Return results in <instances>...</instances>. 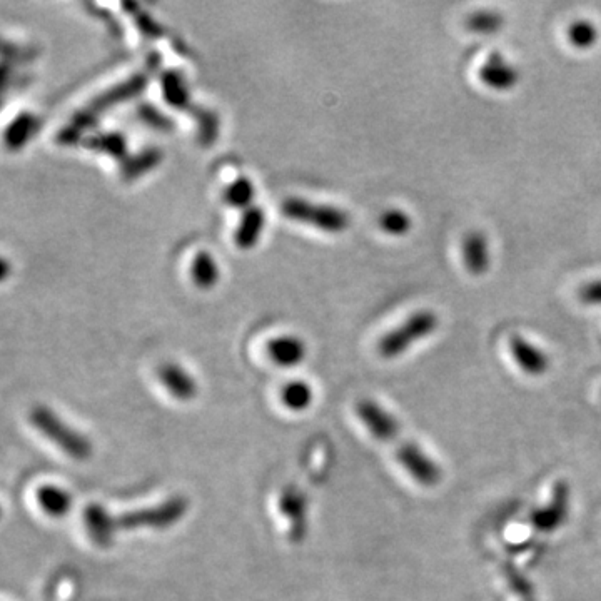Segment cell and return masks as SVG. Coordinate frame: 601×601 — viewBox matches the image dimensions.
Returning <instances> with one entry per match:
<instances>
[{"label": "cell", "mask_w": 601, "mask_h": 601, "mask_svg": "<svg viewBox=\"0 0 601 601\" xmlns=\"http://www.w3.org/2000/svg\"><path fill=\"white\" fill-rule=\"evenodd\" d=\"M189 510V501L184 496H172L161 505L144 508V510L129 511L122 515H112L101 505H89L84 511L86 530L96 545L106 548L112 545L114 536L119 531L166 530L182 520Z\"/></svg>", "instance_id": "obj_1"}, {"label": "cell", "mask_w": 601, "mask_h": 601, "mask_svg": "<svg viewBox=\"0 0 601 601\" xmlns=\"http://www.w3.org/2000/svg\"><path fill=\"white\" fill-rule=\"evenodd\" d=\"M159 66H161V56L157 52H151L141 71H137L136 74H132L122 82H117L114 86L109 87L107 91L94 97L91 102H87L81 111H77L71 122L62 127L59 134H57V142L62 146L81 144L82 139H84V132L97 124L102 114L111 111L112 107H116L117 104L131 101L134 97L139 96L146 89Z\"/></svg>", "instance_id": "obj_2"}, {"label": "cell", "mask_w": 601, "mask_h": 601, "mask_svg": "<svg viewBox=\"0 0 601 601\" xmlns=\"http://www.w3.org/2000/svg\"><path fill=\"white\" fill-rule=\"evenodd\" d=\"M31 423L51 440L54 445L59 446L67 456L77 461L89 460L92 456L91 441L86 436L74 430L57 416V413L49 410L47 406H36L31 411Z\"/></svg>", "instance_id": "obj_3"}, {"label": "cell", "mask_w": 601, "mask_h": 601, "mask_svg": "<svg viewBox=\"0 0 601 601\" xmlns=\"http://www.w3.org/2000/svg\"><path fill=\"white\" fill-rule=\"evenodd\" d=\"M440 326V318L431 309H421L411 314L405 323L399 324L398 328L384 334L378 344V351L383 358H398L405 354L413 344L420 343L423 339L430 338Z\"/></svg>", "instance_id": "obj_4"}, {"label": "cell", "mask_w": 601, "mask_h": 601, "mask_svg": "<svg viewBox=\"0 0 601 601\" xmlns=\"http://www.w3.org/2000/svg\"><path fill=\"white\" fill-rule=\"evenodd\" d=\"M284 216L298 223L311 224L326 233H343L348 229L351 219L343 209L326 204L309 203L301 197H288L281 204Z\"/></svg>", "instance_id": "obj_5"}, {"label": "cell", "mask_w": 601, "mask_h": 601, "mask_svg": "<svg viewBox=\"0 0 601 601\" xmlns=\"http://www.w3.org/2000/svg\"><path fill=\"white\" fill-rule=\"evenodd\" d=\"M389 443L394 445L399 465L403 466V470L418 485L425 486V488H435L440 485L443 480V470L435 460H431L428 453L421 450L420 446L413 441L406 440L405 436L401 435V431Z\"/></svg>", "instance_id": "obj_6"}, {"label": "cell", "mask_w": 601, "mask_h": 601, "mask_svg": "<svg viewBox=\"0 0 601 601\" xmlns=\"http://www.w3.org/2000/svg\"><path fill=\"white\" fill-rule=\"evenodd\" d=\"M570 513V486L565 481H558L551 495L550 503L533 511L530 516L531 525L540 531H555L565 523Z\"/></svg>", "instance_id": "obj_7"}, {"label": "cell", "mask_w": 601, "mask_h": 601, "mask_svg": "<svg viewBox=\"0 0 601 601\" xmlns=\"http://www.w3.org/2000/svg\"><path fill=\"white\" fill-rule=\"evenodd\" d=\"M356 415L363 421L366 430L376 438V440L389 443L394 436L399 433V425L388 410L378 405L373 399H361L356 405Z\"/></svg>", "instance_id": "obj_8"}, {"label": "cell", "mask_w": 601, "mask_h": 601, "mask_svg": "<svg viewBox=\"0 0 601 601\" xmlns=\"http://www.w3.org/2000/svg\"><path fill=\"white\" fill-rule=\"evenodd\" d=\"M480 81L493 91L506 92L520 84V71L501 52H491L480 67Z\"/></svg>", "instance_id": "obj_9"}, {"label": "cell", "mask_w": 601, "mask_h": 601, "mask_svg": "<svg viewBox=\"0 0 601 601\" xmlns=\"http://www.w3.org/2000/svg\"><path fill=\"white\" fill-rule=\"evenodd\" d=\"M279 508L286 515L289 525H291V530H289L291 541H294V543L303 541L306 531H308V498H306V495L298 488L288 486L281 495Z\"/></svg>", "instance_id": "obj_10"}, {"label": "cell", "mask_w": 601, "mask_h": 601, "mask_svg": "<svg viewBox=\"0 0 601 601\" xmlns=\"http://www.w3.org/2000/svg\"><path fill=\"white\" fill-rule=\"evenodd\" d=\"M510 351L516 364L530 376H543L550 369V356L520 334L511 336Z\"/></svg>", "instance_id": "obj_11"}, {"label": "cell", "mask_w": 601, "mask_h": 601, "mask_svg": "<svg viewBox=\"0 0 601 601\" xmlns=\"http://www.w3.org/2000/svg\"><path fill=\"white\" fill-rule=\"evenodd\" d=\"M461 258L471 276H481L490 269V243L485 233L471 231L466 234L461 243Z\"/></svg>", "instance_id": "obj_12"}, {"label": "cell", "mask_w": 601, "mask_h": 601, "mask_svg": "<svg viewBox=\"0 0 601 601\" xmlns=\"http://www.w3.org/2000/svg\"><path fill=\"white\" fill-rule=\"evenodd\" d=\"M161 86L162 94H164L167 104H171L172 107H176L179 111L191 112L194 119L203 114L204 107L196 106L191 101L189 87H187L184 77L181 76V72H164L161 77Z\"/></svg>", "instance_id": "obj_13"}, {"label": "cell", "mask_w": 601, "mask_h": 601, "mask_svg": "<svg viewBox=\"0 0 601 601\" xmlns=\"http://www.w3.org/2000/svg\"><path fill=\"white\" fill-rule=\"evenodd\" d=\"M159 379L164 388L181 401H189L197 394V384L186 369L177 364L167 363L159 368Z\"/></svg>", "instance_id": "obj_14"}, {"label": "cell", "mask_w": 601, "mask_h": 601, "mask_svg": "<svg viewBox=\"0 0 601 601\" xmlns=\"http://www.w3.org/2000/svg\"><path fill=\"white\" fill-rule=\"evenodd\" d=\"M268 353L274 363L283 368L298 366L306 356V348L301 339L296 336H281L269 343Z\"/></svg>", "instance_id": "obj_15"}, {"label": "cell", "mask_w": 601, "mask_h": 601, "mask_svg": "<svg viewBox=\"0 0 601 601\" xmlns=\"http://www.w3.org/2000/svg\"><path fill=\"white\" fill-rule=\"evenodd\" d=\"M264 213L258 206L246 209L239 223L238 231L234 234L236 246L241 249H251L258 243L259 236L263 233Z\"/></svg>", "instance_id": "obj_16"}, {"label": "cell", "mask_w": 601, "mask_h": 601, "mask_svg": "<svg viewBox=\"0 0 601 601\" xmlns=\"http://www.w3.org/2000/svg\"><path fill=\"white\" fill-rule=\"evenodd\" d=\"M162 152L157 147H147L144 151L137 152L134 156L126 157L121 161V176L126 181H134L137 177L144 176L161 162Z\"/></svg>", "instance_id": "obj_17"}, {"label": "cell", "mask_w": 601, "mask_h": 601, "mask_svg": "<svg viewBox=\"0 0 601 601\" xmlns=\"http://www.w3.org/2000/svg\"><path fill=\"white\" fill-rule=\"evenodd\" d=\"M82 144L91 149V151L102 152L114 159L124 161L127 154L126 139L119 132H101V134H92L82 139Z\"/></svg>", "instance_id": "obj_18"}, {"label": "cell", "mask_w": 601, "mask_h": 601, "mask_svg": "<svg viewBox=\"0 0 601 601\" xmlns=\"http://www.w3.org/2000/svg\"><path fill=\"white\" fill-rule=\"evenodd\" d=\"M37 501L42 511L54 518L66 516L72 508V496L59 486H42L41 490L37 491Z\"/></svg>", "instance_id": "obj_19"}, {"label": "cell", "mask_w": 601, "mask_h": 601, "mask_svg": "<svg viewBox=\"0 0 601 601\" xmlns=\"http://www.w3.org/2000/svg\"><path fill=\"white\" fill-rule=\"evenodd\" d=\"M37 129V117L31 112H22L7 126L6 144L11 151H19L26 146Z\"/></svg>", "instance_id": "obj_20"}, {"label": "cell", "mask_w": 601, "mask_h": 601, "mask_svg": "<svg viewBox=\"0 0 601 601\" xmlns=\"http://www.w3.org/2000/svg\"><path fill=\"white\" fill-rule=\"evenodd\" d=\"M192 281L197 288L211 289L218 283L219 269L213 256L208 251H201L196 254L192 261Z\"/></svg>", "instance_id": "obj_21"}, {"label": "cell", "mask_w": 601, "mask_h": 601, "mask_svg": "<svg viewBox=\"0 0 601 601\" xmlns=\"http://www.w3.org/2000/svg\"><path fill=\"white\" fill-rule=\"evenodd\" d=\"M503 26H505V17L501 16V12L491 11V9L473 12L466 19V29L481 36H493L496 32H500Z\"/></svg>", "instance_id": "obj_22"}, {"label": "cell", "mask_w": 601, "mask_h": 601, "mask_svg": "<svg viewBox=\"0 0 601 601\" xmlns=\"http://www.w3.org/2000/svg\"><path fill=\"white\" fill-rule=\"evenodd\" d=\"M598 37H600L598 27L588 19L571 22L570 27H568V41H570L571 46L580 49V51L595 46Z\"/></svg>", "instance_id": "obj_23"}, {"label": "cell", "mask_w": 601, "mask_h": 601, "mask_svg": "<svg viewBox=\"0 0 601 601\" xmlns=\"http://www.w3.org/2000/svg\"><path fill=\"white\" fill-rule=\"evenodd\" d=\"M283 403L289 410L303 411L311 406L313 401V389L304 381H291L283 389Z\"/></svg>", "instance_id": "obj_24"}, {"label": "cell", "mask_w": 601, "mask_h": 601, "mask_svg": "<svg viewBox=\"0 0 601 601\" xmlns=\"http://www.w3.org/2000/svg\"><path fill=\"white\" fill-rule=\"evenodd\" d=\"M379 228L389 236H406L413 228V219L403 209H388L379 218Z\"/></svg>", "instance_id": "obj_25"}, {"label": "cell", "mask_w": 601, "mask_h": 601, "mask_svg": "<svg viewBox=\"0 0 601 601\" xmlns=\"http://www.w3.org/2000/svg\"><path fill=\"white\" fill-rule=\"evenodd\" d=\"M254 186L248 177H239L224 189V201L233 208H246L253 201Z\"/></svg>", "instance_id": "obj_26"}, {"label": "cell", "mask_w": 601, "mask_h": 601, "mask_svg": "<svg viewBox=\"0 0 601 601\" xmlns=\"http://www.w3.org/2000/svg\"><path fill=\"white\" fill-rule=\"evenodd\" d=\"M139 116H141L142 121L149 124V126L156 127V129H162V131H167V129H172V122L166 114H162L157 107L152 106V104H141L139 106Z\"/></svg>", "instance_id": "obj_27"}, {"label": "cell", "mask_w": 601, "mask_h": 601, "mask_svg": "<svg viewBox=\"0 0 601 601\" xmlns=\"http://www.w3.org/2000/svg\"><path fill=\"white\" fill-rule=\"evenodd\" d=\"M124 7L131 11L134 21L137 22V27L141 29L144 36L149 37V39L161 36V29H159L156 22L152 21L151 17L144 14V12L139 11V7L136 4H124Z\"/></svg>", "instance_id": "obj_28"}, {"label": "cell", "mask_w": 601, "mask_h": 601, "mask_svg": "<svg viewBox=\"0 0 601 601\" xmlns=\"http://www.w3.org/2000/svg\"><path fill=\"white\" fill-rule=\"evenodd\" d=\"M578 298L581 303L588 304V306H601V279L581 286Z\"/></svg>", "instance_id": "obj_29"}, {"label": "cell", "mask_w": 601, "mask_h": 601, "mask_svg": "<svg viewBox=\"0 0 601 601\" xmlns=\"http://www.w3.org/2000/svg\"><path fill=\"white\" fill-rule=\"evenodd\" d=\"M516 590L525 595V601H536V598H533V596H526V593H530V586L526 585L525 581H523L521 588H516Z\"/></svg>", "instance_id": "obj_30"}]
</instances>
